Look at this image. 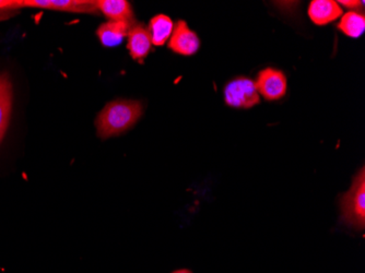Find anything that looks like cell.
Here are the masks:
<instances>
[{"instance_id": "6da1fadb", "label": "cell", "mask_w": 365, "mask_h": 273, "mask_svg": "<svg viewBox=\"0 0 365 273\" xmlns=\"http://www.w3.org/2000/svg\"><path fill=\"white\" fill-rule=\"evenodd\" d=\"M143 114L138 101L118 100L108 103L96 118L98 135L103 139L118 135L134 126Z\"/></svg>"}, {"instance_id": "7a4b0ae2", "label": "cell", "mask_w": 365, "mask_h": 273, "mask_svg": "<svg viewBox=\"0 0 365 273\" xmlns=\"http://www.w3.org/2000/svg\"><path fill=\"white\" fill-rule=\"evenodd\" d=\"M341 221L356 231L365 229V170L361 168L350 190L342 195L340 201Z\"/></svg>"}, {"instance_id": "3957f363", "label": "cell", "mask_w": 365, "mask_h": 273, "mask_svg": "<svg viewBox=\"0 0 365 273\" xmlns=\"http://www.w3.org/2000/svg\"><path fill=\"white\" fill-rule=\"evenodd\" d=\"M225 100L231 108H251L259 103L260 96L253 80L240 77L225 86Z\"/></svg>"}, {"instance_id": "277c9868", "label": "cell", "mask_w": 365, "mask_h": 273, "mask_svg": "<svg viewBox=\"0 0 365 273\" xmlns=\"http://www.w3.org/2000/svg\"><path fill=\"white\" fill-rule=\"evenodd\" d=\"M255 84L258 94L267 101L284 98L288 89L286 76L274 68H266L260 71Z\"/></svg>"}, {"instance_id": "5b68a950", "label": "cell", "mask_w": 365, "mask_h": 273, "mask_svg": "<svg viewBox=\"0 0 365 273\" xmlns=\"http://www.w3.org/2000/svg\"><path fill=\"white\" fill-rule=\"evenodd\" d=\"M43 8V9L56 10V11L76 12V14H92L98 10L96 1L86 0H28L18 1V7Z\"/></svg>"}, {"instance_id": "8992f818", "label": "cell", "mask_w": 365, "mask_h": 273, "mask_svg": "<svg viewBox=\"0 0 365 273\" xmlns=\"http://www.w3.org/2000/svg\"><path fill=\"white\" fill-rule=\"evenodd\" d=\"M200 46L198 36L194 31L188 28L185 21H178L174 26L173 33L170 38L169 47L176 54L182 56H192L196 54Z\"/></svg>"}, {"instance_id": "52a82bcc", "label": "cell", "mask_w": 365, "mask_h": 273, "mask_svg": "<svg viewBox=\"0 0 365 273\" xmlns=\"http://www.w3.org/2000/svg\"><path fill=\"white\" fill-rule=\"evenodd\" d=\"M128 48L130 56L137 61H143L151 51L150 33L143 24H135L130 26L128 32Z\"/></svg>"}, {"instance_id": "ba28073f", "label": "cell", "mask_w": 365, "mask_h": 273, "mask_svg": "<svg viewBox=\"0 0 365 273\" xmlns=\"http://www.w3.org/2000/svg\"><path fill=\"white\" fill-rule=\"evenodd\" d=\"M309 16L317 26H325L342 16V10L333 0H314L309 7Z\"/></svg>"}, {"instance_id": "9c48e42d", "label": "cell", "mask_w": 365, "mask_h": 273, "mask_svg": "<svg viewBox=\"0 0 365 273\" xmlns=\"http://www.w3.org/2000/svg\"><path fill=\"white\" fill-rule=\"evenodd\" d=\"M96 8L110 19V21L131 24L134 20L133 8L126 0H98L96 1Z\"/></svg>"}, {"instance_id": "30bf717a", "label": "cell", "mask_w": 365, "mask_h": 273, "mask_svg": "<svg viewBox=\"0 0 365 273\" xmlns=\"http://www.w3.org/2000/svg\"><path fill=\"white\" fill-rule=\"evenodd\" d=\"M130 26L131 24L125 22L108 21L98 26L96 34L103 46L116 47L128 36Z\"/></svg>"}, {"instance_id": "8fae6325", "label": "cell", "mask_w": 365, "mask_h": 273, "mask_svg": "<svg viewBox=\"0 0 365 273\" xmlns=\"http://www.w3.org/2000/svg\"><path fill=\"white\" fill-rule=\"evenodd\" d=\"M12 86L7 73H0V143L5 137L11 113Z\"/></svg>"}, {"instance_id": "7c38bea8", "label": "cell", "mask_w": 365, "mask_h": 273, "mask_svg": "<svg viewBox=\"0 0 365 273\" xmlns=\"http://www.w3.org/2000/svg\"><path fill=\"white\" fill-rule=\"evenodd\" d=\"M173 30L174 24L171 18L164 14H159L151 19L148 31L150 33L153 44L155 46H163L171 38Z\"/></svg>"}, {"instance_id": "4fadbf2b", "label": "cell", "mask_w": 365, "mask_h": 273, "mask_svg": "<svg viewBox=\"0 0 365 273\" xmlns=\"http://www.w3.org/2000/svg\"><path fill=\"white\" fill-rule=\"evenodd\" d=\"M338 28L350 38H360L365 30L364 14L358 11L346 12L342 16Z\"/></svg>"}, {"instance_id": "5bb4252c", "label": "cell", "mask_w": 365, "mask_h": 273, "mask_svg": "<svg viewBox=\"0 0 365 273\" xmlns=\"http://www.w3.org/2000/svg\"><path fill=\"white\" fill-rule=\"evenodd\" d=\"M339 4H341L342 6H344V7L348 8H356L360 7V6H363V1H354V0H350V1H348V0H341V1H339L338 3V5Z\"/></svg>"}, {"instance_id": "9a60e30c", "label": "cell", "mask_w": 365, "mask_h": 273, "mask_svg": "<svg viewBox=\"0 0 365 273\" xmlns=\"http://www.w3.org/2000/svg\"><path fill=\"white\" fill-rule=\"evenodd\" d=\"M172 273H192V271L188 269H178V270L173 271Z\"/></svg>"}]
</instances>
